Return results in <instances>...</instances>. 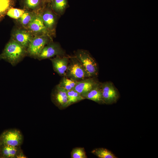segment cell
Instances as JSON below:
<instances>
[{
	"label": "cell",
	"mask_w": 158,
	"mask_h": 158,
	"mask_svg": "<svg viewBox=\"0 0 158 158\" xmlns=\"http://www.w3.org/2000/svg\"><path fill=\"white\" fill-rule=\"evenodd\" d=\"M0 55L1 59L15 66L27 56L26 49L11 39L5 45Z\"/></svg>",
	"instance_id": "1"
},
{
	"label": "cell",
	"mask_w": 158,
	"mask_h": 158,
	"mask_svg": "<svg viewBox=\"0 0 158 158\" xmlns=\"http://www.w3.org/2000/svg\"><path fill=\"white\" fill-rule=\"evenodd\" d=\"M76 57L80 62L90 78L97 76L98 68L95 59L87 51L79 49L75 53Z\"/></svg>",
	"instance_id": "2"
},
{
	"label": "cell",
	"mask_w": 158,
	"mask_h": 158,
	"mask_svg": "<svg viewBox=\"0 0 158 158\" xmlns=\"http://www.w3.org/2000/svg\"><path fill=\"white\" fill-rule=\"evenodd\" d=\"M65 77L77 81L90 78L84 68L75 56L70 58Z\"/></svg>",
	"instance_id": "3"
},
{
	"label": "cell",
	"mask_w": 158,
	"mask_h": 158,
	"mask_svg": "<svg viewBox=\"0 0 158 158\" xmlns=\"http://www.w3.org/2000/svg\"><path fill=\"white\" fill-rule=\"evenodd\" d=\"M51 41L52 40L51 36L49 35L34 36L26 49L27 56L37 59L44 47Z\"/></svg>",
	"instance_id": "4"
},
{
	"label": "cell",
	"mask_w": 158,
	"mask_h": 158,
	"mask_svg": "<svg viewBox=\"0 0 158 158\" xmlns=\"http://www.w3.org/2000/svg\"><path fill=\"white\" fill-rule=\"evenodd\" d=\"M39 11L44 24L50 35L55 34L57 23L56 14L51 8L49 4Z\"/></svg>",
	"instance_id": "5"
},
{
	"label": "cell",
	"mask_w": 158,
	"mask_h": 158,
	"mask_svg": "<svg viewBox=\"0 0 158 158\" xmlns=\"http://www.w3.org/2000/svg\"><path fill=\"white\" fill-rule=\"evenodd\" d=\"M23 140V136L20 131L16 129H9L4 131L0 135V145L20 147Z\"/></svg>",
	"instance_id": "6"
},
{
	"label": "cell",
	"mask_w": 158,
	"mask_h": 158,
	"mask_svg": "<svg viewBox=\"0 0 158 158\" xmlns=\"http://www.w3.org/2000/svg\"><path fill=\"white\" fill-rule=\"evenodd\" d=\"M102 97L104 104H112L118 101L120 97L119 92L111 81L101 83Z\"/></svg>",
	"instance_id": "7"
},
{
	"label": "cell",
	"mask_w": 158,
	"mask_h": 158,
	"mask_svg": "<svg viewBox=\"0 0 158 158\" xmlns=\"http://www.w3.org/2000/svg\"><path fill=\"white\" fill-rule=\"evenodd\" d=\"M64 54L65 52L60 44L52 41L44 47L37 59L41 60L49 59L55 56H62Z\"/></svg>",
	"instance_id": "8"
},
{
	"label": "cell",
	"mask_w": 158,
	"mask_h": 158,
	"mask_svg": "<svg viewBox=\"0 0 158 158\" xmlns=\"http://www.w3.org/2000/svg\"><path fill=\"white\" fill-rule=\"evenodd\" d=\"M39 11H37L26 29L34 36L43 35L51 36L44 24Z\"/></svg>",
	"instance_id": "9"
},
{
	"label": "cell",
	"mask_w": 158,
	"mask_h": 158,
	"mask_svg": "<svg viewBox=\"0 0 158 158\" xmlns=\"http://www.w3.org/2000/svg\"><path fill=\"white\" fill-rule=\"evenodd\" d=\"M100 83L95 77L86 78L77 81L74 89L84 98L89 92Z\"/></svg>",
	"instance_id": "10"
},
{
	"label": "cell",
	"mask_w": 158,
	"mask_h": 158,
	"mask_svg": "<svg viewBox=\"0 0 158 158\" xmlns=\"http://www.w3.org/2000/svg\"><path fill=\"white\" fill-rule=\"evenodd\" d=\"M51 98L53 102L58 107L64 108L68 106L67 90L58 84L52 93Z\"/></svg>",
	"instance_id": "11"
},
{
	"label": "cell",
	"mask_w": 158,
	"mask_h": 158,
	"mask_svg": "<svg viewBox=\"0 0 158 158\" xmlns=\"http://www.w3.org/2000/svg\"><path fill=\"white\" fill-rule=\"evenodd\" d=\"M33 37V35L27 29L24 28H19L16 29L12 32L11 39L27 49Z\"/></svg>",
	"instance_id": "12"
},
{
	"label": "cell",
	"mask_w": 158,
	"mask_h": 158,
	"mask_svg": "<svg viewBox=\"0 0 158 158\" xmlns=\"http://www.w3.org/2000/svg\"><path fill=\"white\" fill-rule=\"evenodd\" d=\"M54 70L59 75L65 76L69 62V57L57 56L51 59Z\"/></svg>",
	"instance_id": "13"
},
{
	"label": "cell",
	"mask_w": 158,
	"mask_h": 158,
	"mask_svg": "<svg viewBox=\"0 0 158 158\" xmlns=\"http://www.w3.org/2000/svg\"><path fill=\"white\" fill-rule=\"evenodd\" d=\"M21 150L20 147L10 145H0V157L4 158H16Z\"/></svg>",
	"instance_id": "14"
},
{
	"label": "cell",
	"mask_w": 158,
	"mask_h": 158,
	"mask_svg": "<svg viewBox=\"0 0 158 158\" xmlns=\"http://www.w3.org/2000/svg\"><path fill=\"white\" fill-rule=\"evenodd\" d=\"M101 83L89 92L85 96L87 99L99 104H104L102 95Z\"/></svg>",
	"instance_id": "15"
},
{
	"label": "cell",
	"mask_w": 158,
	"mask_h": 158,
	"mask_svg": "<svg viewBox=\"0 0 158 158\" xmlns=\"http://www.w3.org/2000/svg\"><path fill=\"white\" fill-rule=\"evenodd\" d=\"M51 8L57 14H62L68 6V0H53L49 4Z\"/></svg>",
	"instance_id": "16"
},
{
	"label": "cell",
	"mask_w": 158,
	"mask_h": 158,
	"mask_svg": "<svg viewBox=\"0 0 158 158\" xmlns=\"http://www.w3.org/2000/svg\"><path fill=\"white\" fill-rule=\"evenodd\" d=\"M39 11H29L25 10L21 16L18 19L23 28L27 29L28 25Z\"/></svg>",
	"instance_id": "17"
},
{
	"label": "cell",
	"mask_w": 158,
	"mask_h": 158,
	"mask_svg": "<svg viewBox=\"0 0 158 158\" xmlns=\"http://www.w3.org/2000/svg\"><path fill=\"white\" fill-rule=\"evenodd\" d=\"M24 7L32 11L41 10L46 4L44 0H23Z\"/></svg>",
	"instance_id": "18"
},
{
	"label": "cell",
	"mask_w": 158,
	"mask_h": 158,
	"mask_svg": "<svg viewBox=\"0 0 158 158\" xmlns=\"http://www.w3.org/2000/svg\"><path fill=\"white\" fill-rule=\"evenodd\" d=\"M15 0H0V22L4 19L8 10L15 5Z\"/></svg>",
	"instance_id": "19"
},
{
	"label": "cell",
	"mask_w": 158,
	"mask_h": 158,
	"mask_svg": "<svg viewBox=\"0 0 158 158\" xmlns=\"http://www.w3.org/2000/svg\"><path fill=\"white\" fill-rule=\"evenodd\" d=\"M91 153L99 158H117L113 153L105 148H99L93 150Z\"/></svg>",
	"instance_id": "20"
},
{
	"label": "cell",
	"mask_w": 158,
	"mask_h": 158,
	"mask_svg": "<svg viewBox=\"0 0 158 158\" xmlns=\"http://www.w3.org/2000/svg\"><path fill=\"white\" fill-rule=\"evenodd\" d=\"M68 106L85 99L74 89L67 91Z\"/></svg>",
	"instance_id": "21"
},
{
	"label": "cell",
	"mask_w": 158,
	"mask_h": 158,
	"mask_svg": "<svg viewBox=\"0 0 158 158\" xmlns=\"http://www.w3.org/2000/svg\"><path fill=\"white\" fill-rule=\"evenodd\" d=\"M77 81L63 76L58 84L67 91L74 89Z\"/></svg>",
	"instance_id": "22"
},
{
	"label": "cell",
	"mask_w": 158,
	"mask_h": 158,
	"mask_svg": "<svg viewBox=\"0 0 158 158\" xmlns=\"http://www.w3.org/2000/svg\"><path fill=\"white\" fill-rule=\"evenodd\" d=\"M25 11L24 9L12 7L8 10L6 15L12 18L18 19L21 16Z\"/></svg>",
	"instance_id": "23"
},
{
	"label": "cell",
	"mask_w": 158,
	"mask_h": 158,
	"mask_svg": "<svg viewBox=\"0 0 158 158\" xmlns=\"http://www.w3.org/2000/svg\"><path fill=\"white\" fill-rule=\"evenodd\" d=\"M72 158H86L87 156L84 148L76 147L73 149L71 153Z\"/></svg>",
	"instance_id": "24"
},
{
	"label": "cell",
	"mask_w": 158,
	"mask_h": 158,
	"mask_svg": "<svg viewBox=\"0 0 158 158\" xmlns=\"http://www.w3.org/2000/svg\"><path fill=\"white\" fill-rule=\"evenodd\" d=\"M53 0H44L45 3L46 4L50 3Z\"/></svg>",
	"instance_id": "25"
},
{
	"label": "cell",
	"mask_w": 158,
	"mask_h": 158,
	"mask_svg": "<svg viewBox=\"0 0 158 158\" xmlns=\"http://www.w3.org/2000/svg\"><path fill=\"white\" fill-rule=\"evenodd\" d=\"M1 59V55H0V60Z\"/></svg>",
	"instance_id": "26"
}]
</instances>
